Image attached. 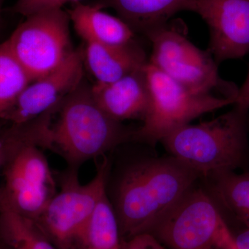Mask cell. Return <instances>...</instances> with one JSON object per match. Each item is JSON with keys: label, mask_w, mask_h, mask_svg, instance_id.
<instances>
[{"label": "cell", "mask_w": 249, "mask_h": 249, "mask_svg": "<svg viewBox=\"0 0 249 249\" xmlns=\"http://www.w3.org/2000/svg\"><path fill=\"white\" fill-rule=\"evenodd\" d=\"M198 178L171 156L142 160L127 168L118 184L114 207L122 241L151 233Z\"/></svg>", "instance_id": "obj_1"}, {"label": "cell", "mask_w": 249, "mask_h": 249, "mask_svg": "<svg viewBox=\"0 0 249 249\" xmlns=\"http://www.w3.org/2000/svg\"><path fill=\"white\" fill-rule=\"evenodd\" d=\"M55 115V122L52 120L44 131L40 147L58 154L70 168L78 170L85 162L132 141L134 131L103 110L84 80L63 100Z\"/></svg>", "instance_id": "obj_2"}, {"label": "cell", "mask_w": 249, "mask_h": 249, "mask_svg": "<svg viewBox=\"0 0 249 249\" xmlns=\"http://www.w3.org/2000/svg\"><path fill=\"white\" fill-rule=\"evenodd\" d=\"M247 115L234 106L212 120L175 129L161 142L171 157L199 176L234 171L248 157Z\"/></svg>", "instance_id": "obj_3"}, {"label": "cell", "mask_w": 249, "mask_h": 249, "mask_svg": "<svg viewBox=\"0 0 249 249\" xmlns=\"http://www.w3.org/2000/svg\"><path fill=\"white\" fill-rule=\"evenodd\" d=\"M4 183L0 212L36 221L56 194L55 178L42 148L3 124L1 132Z\"/></svg>", "instance_id": "obj_4"}, {"label": "cell", "mask_w": 249, "mask_h": 249, "mask_svg": "<svg viewBox=\"0 0 249 249\" xmlns=\"http://www.w3.org/2000/svg\"><path fill=\"white\" fill-rule=\"evenodd\" d=\"M150 103L143 124L134 131L132 141L155 145L175 129L206 113L235 104L214 93L189 89L167 76L151 63L145 67Z\"/></svg>", "instance_id": "obj_5"}, {"label": "cell", "mask_w": 249, "mask_h": 249, "mask_svg": "<svg viewBox=\"0 0 249 249\" xmlns=\"http://www.w3.org/2000/svg\"><path fill=\"white\" fill-rule=\"evenodd\" d=\"M109 161L103 156L94 178L86 184L78 179V170L70 168L62 178L61 190L35 221L58 249H84L90 221L106 193Z\"/></svg>", "instance_id": "obj_6"}, {"label": "cell", "mask_w": 249, "mask_h": 249, "mask_svg": "<svg viewBox=\"0 0 249 249\" xmlns=\"http://www.w3.org/2000/svg\"><path fill=\"white\" fill-rule=\"evenodd\" d=\"M152 43L148 60L172 79L193 91L219 93L235 102L239 88L222 79L209 51H203L187 38L178 26L166 23L145 35Z\"/></svg>", "instance_id": "obj_7"}, {"label": "cell", "mask_w": 249, "mask_h": 249, "mask_svg": "<svg viewBox=\"0 0 249 249\" xmlns=\"http://www.w3.org/2000/svg\"><path fill=\"white\" fill-rule=\"evenodd\" d=\"M70 22L62 9L42 11L27 17L5 41L32 82L56 70L73 53Z\"/></svg>", "instance_id": "obj_8"}, {"label": "cell", "mask_w": 249, "mask_h": 249, "mask_svg": "<svg viewBox=\"0 0 249 249\" xmlns=\"http://www.w3.org/2000/svg\"><path fill=\"white\" fill-rule=\"evenodd\" d=\"M227 225L211 196L193 187L151 234L168 249H218Z\"/></svg>", "instance_id": "obj_9"}, {"label": "cell", "mask_w": 249, "mask_h": 249, "mask_svg": "<svg viewBox=\"0 0 249 249\" xmlns=\"http://www.w3.org/2000/svg\"><path fill=\"white\" fill-rule=\"evenodd\" d=\"M83 49L74 50L58 68L31 82L1 117L11 124H22L58 107L84 80Z\"/></svg>", "instance_id": "obj_10"}, {"label": "cell", "mask_w": 249, "mask_h": 249, "mask_svg": "<svg viewBox=\"0 0 249 249\" xmlns=\"http://www.w3.org/2000/svg\"><path fill=\"white\" fill-rule=\"evenodd\" d=\"M193 12L209 29L208 50L217 64L249 52V0H196Z\"/></svg>", "instance_id": "obj_11"}, {"label": "cell", "mask_w": 249, "mask_h": 249, "mask_svg": "<svg viewBox=\"0 0 249 249\" xmlns=\"http://www.w3.org/2000/svg\"><path fill=\"white\" fill-rule=\"evenodd\" d=\"M145 65L113 83L91 86L96 102L111 119L143 121L150 103Z\"/></svg>", "instance_id": "obj_12"}, {"label": "cell", "mask_w": 249, "mask_h": 249, "mask_svg": "<svg viewBox=\"0 0 249 249\" xmlns=\"http://www.w3.org/2000/svg\"><path fill=\"white\" fill-rule=\"evenodd\" d=\"M83 52L85 65L100 84L121 79L148 62L143 49L135 41L121 46L85 42Z\"/></svg>", "instance_id": "obj_13"}, {"label": "cell", "mask_w": 249, "mask_h": 249, "mask_svg": "<svg viewBox=\"0 0 249 249\" xmlns=\"http://www.w3.org/2000/svg\"><path fill=\"white\" fill-rule=\"evenodd\" d=\"M196 0H96L93 6L111 8L134 32L147 33L181 11H194Z\"/></svg>", "instance_id": "obj_14"}, {"label": "cell", "mask_w": 249, "mask_h": 249, "mask_svg": "<svg viewBox=\"0 0 249 249\" xmlns=\"http://www.w3.org/2000/svg\"><path fill=\"white\" fill-rule=\"evenodd\" d=\"M67 12L77 34L85 42L121 46L135 41V32L127 23L93 5L75 3Z\"/></svg>", "instance_id": "obj_15"}, {"label": "cell", "mask_w": 249, "mask_h": 249, "mask_svg": "<svg viewBox=\"0 0 249 249\" xmlns=\"http://www.w3.org/2000/svg\"><path fill=\"white\" fill-rule=\"evenodd\" d=\"M0 242L8 249H58L35 221L11 212H0Z\"/></svg>", "instance_id": "obj_16"}, {"label": "cell", "mask_w": 249, "mask_h": 249, "mask_svg": "<svg viewBox=\"0 0 249 249\" xmlns=\"http://www.w3.org/2000/svg\"><path fill=\"white\" fill-rule=\"evenodd\" d=\"M210 178L216 197L249 229V173L227 172Z\"/></svg>", "instance_id": "obj_17"}, {"label": "cell", "mask_w": 249, "mask_h": 249, "mask_svg": "<svg viewBox=\"0 0 249 249\" xmlns=\"http://www.w3.org/2000/svg\"><path fill=\"white\" fill-rule=\"evenodd\" d=\"M84 249H122L119 223L106 193L98 202L90 221Z\"/></svg>", "instance_id": "obj_18"}, {"label": "cell", "mask_w": 249, "mask_h": 249, "mask_svg": "<svg viewBox=\"0 0 249 249\" xmlns=\"http://www.w3.org/2000/svg\"><path fill=\"white\" fill-rule=\"evenodd\" d=\"M31 82L6 42L0 44V121Z\"/></svg>", "instance_id": "obj_19"}, {"label": "cell", "mask_w": 249, "mask_h": 249, "mask_svg": "<svg viewBox=\"0 0 249 249\" xmlns=\"http://www.w3.org/2000/svg\"><path fill=\"white\" fill-rule=\"evenodd\" d=\"M80 0H18L14 6L16 14L29 17L31 15L48 11L60 9L67 3L79 2Z\"/></svg>", "instance_id": "obj_20"}, {"label": "cell", "mask_w": 249, "mask_h": 249, "mask_svg": "<svg viewBox=\"0 0 249 249\" xmlns=\"http://www.w3.org/2000/svg\"><path fill=\"white\" fill-rule=\"evenodd\" d=\"M122 249H168L151 233L140 234L122 241Z\"/></svg>", "instance_id": "obj_21"}, {"label": "cell", "mask_w": 249, "mask_h": 249, "mask_svg": "<svg viewBox=\"0 0 249 249\" xmlns=\"http://www.w3.org/2000/svg\"><path fill=\"white\" fill-rule=\"evenodd\" d=\"M234 106L241 110L249 112V70L245 83L239 88L238 93Z\"/></svg>", "instance_id": "obj_22"}, {"label": "cell", "mask_w": 249, "mask_h": 249, "mask_svg": "<svg viewBox=\"0 0 249 249\" xmlns=\"http://www.w3.org/2000/svg\"><path fill=\"white\" fill-rule=\"evenodd\" d=\"M218 249H240L236 245L232 235L228 226L223 229L218 240Z\"/></svg>", "instance_id": "obj_23"}, {"label": "cell", "mask_w": 249, "mask_h": 249, "mask_svg": "<svg viewBox=\"0 0 249 249\" xmlns=\"http://www.w3.org/2000/svg\"><path fill=\"white\" fill-rule=\"evenodd\" d=\"M234 240L240 249H249V229H246L237 235H234Z\"/></svg>", "instance_id": "obj_24"}, {"label": "cell", "mask_w": 249, "mask_h": 249, "mask_svg": "<svg viewBox=\"0 0 249 249\" xmlns=\"http://www.w3.org/2000/svg\"><path fill=\"white\" fill-rule=\"evenodd\" d=\"M4 121H0V171L1 170V167H2L3 163V153H2V147H1V128H2Z\"/></svg>", "instance_id": "obj_25"}, {"label": "cell", "mask_w": 249, "mask_h": 249, "mask_svg": "<svg viewBox=\"0 0 249 249\" xmlns=\"http://www.w3.org/2000/svg\"><path fill=\"white\" fill-rule=\"evenodd\" d=\"M3 2H4V0H0V18H1V8H2Z\"/></svg>", "instance_id": "obj_26"}, {"label": "cell", "mask_w": 249, "mask_h": 249, "mask_svg": "<svg viewBox=\"0 0 249 249\" xmlns=\"http://www.w3.org/2000/svg\"><path fill=\"white\" fill-rule=\"evenodd\" d=\"M0 249H8L7 247L0 242Z\"/></svg>", "instance_id": "obj_27"}]
</instances>
